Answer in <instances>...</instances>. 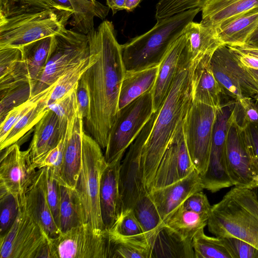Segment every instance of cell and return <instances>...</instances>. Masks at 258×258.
<instances>
[{
  "mask_svg": "<svg viewBox=\"0 0 258 258\" xmlns=\"http://www.w3.org/2000/svg\"><path fill=\"white\" fill-rule=\"evenodd\" d=\"M53 38V36L45 37L19 48L22 51V60L13 73L0 82V90L28 83L31 93L49 58Z\"/></svg>",
  "mask_w": 258,
  "mask_h": 258,
  "instance_id": "18",
  "label": "cell"
},
{
  "mask_svg": "<svg viewBox=\"0 0 258 258\" xmlns=\"http://www.w3.org/2000/svg\"><path fill=\"white\" fill-rule=\"evenodd\" d=\"M108 231L110 258H150V245L146 239L123 237Z\"/></svg>",
  "mask_w": 258,
  "mask_h": 258,
  "instance_id": "35",
  "label": "cell"
},
{
  "mask_svg": "<svg viewBox=\"0 0 258 258\" xmlns=\"http://www.w3.org/2000/svg\"><path fill=\"white\" fill-rule=\"evenodd\" d=\"M90 54L87 34L66 28L54 35L50 55L39 80L31 93V97L42 92L68 70Z\"/></svg>",
  "mask_w": 258,
  "mask_h": 258,
  "instance_id": "9",
  "label": "cell"
},
{
  "mask_svg": "<svg viewBox=\"0 0 258 258\" xmlns=\"http://www.w3.org/2000/svg\"><path fill=\"white\" fill-rule=\"evenodd\" d=\"M150 258H195L192 240L163 223L150 240Z\"/></svg>",
  "mask_w": 258,
  "mask_h": 258,
  "instance_id": "25",
  "label": "cell"
},
{
  "mask_svg": "<svg viewBox=\"0 0 258 258\" xmlns=\"http://www.w3.org/2000/svg\"><path fill=\"white\" fill-rule=\"evenodd\" d=\"M235 102L233 99L225 102L217 110L208 168L205 174L201 176L204 188L212 192L233 186L227 169L226 143Z\"/></svg>",
  "mask_w": 258,
  "mask_h": 258,
  "instance_id": "13",
  "label": "cell"
},
{
  "mask_svg": "<svg viewBox=\"0 0 258 258\" xmlns=\"http://www.w3.org/2000/svg\"><path fill=\"white\" fill-rule=\"evenodd\" d=\"M1 152L0 189L24 200L37 172L31 160L30 150L21 151L16 143Z\"/></svg>",
  "mask_w": 258,
  "mask_h": 258,
  "instance_id": "16",
  "label": "cell"
},
{
  "mask_svg": "<svg viewBox=\"0 0 258 258\" xmlns=\"http://www.w3.org/2000/svg\"><path fill=\"white\" fill-rule=\"evenodd\" d=\"M211 56H206L196 64L192 76V99L218 108L225 101L232 98L226 95L215 77L210 67Z\"/></svg>",
  "mask_w": 258,
  "mask_h": 258,
  "instance_id": "24",
  "label": "cell"
},
{
  "mask_svg": "<svg viewBox=\"0 0 258 258\" xmlns=\"http://www.w3.org/2000/svg\"><path fill=\"white\" fill-rule=\"evenodd\" d=\"M200 11L191 9L157 20L149 31L121 45L125 72L158 66L171 45Z\"/></svg>",
  "mask_w": 258,
  "mask_h": 258,
  "instance_id": "4",
  "label": "cell"
},
{
  "mask_svg": "<svg viewBox=\"0 0 258 258\" xmlns=\"http://www.w3.org/2000/svg\"><path fill=\"white\" fill-rule=\"evenodd\" d=\"M158 66L136 72H125L119 93V110L152 90L157 76Z\"/></svg>",
  "mask_w": 258,
  "mask_h": 258,
  "instance_id": "30",
  "label": "cell"
},
{
  "mask_svg": "<svg viewBox=\"0 0 258 258\" xmlns=\"http://www.w3.org/2000/svg\"><path fill=\"white\" fill-rule=\"evenodd\" d=\"M126 0H106V5L114 15L118 11L125 10Z\"/></svg>",
  "mask_w": 258,
  "mask_h": 258,
  "instance_id": "55",
  "label": "cell"
},
{
  "mask_svg": "<svg viewBox=\"0 0 258 258\" xmlns=\"http://www.w3.org/2000/svg\"><path fill=\"white\" fill-rule=\"evenodd\" d=\"M227 169L233 186L258 187V163L243 128L236 122L233 112L226 143Z\"/></svg>",
  "mask_w": 258,
  "mask_h": 258,
  "instance_id": "12",
  "label": "cell"
},
{
  "mask_svg": "<svg viewBox=\"0 0 258 258\" xmlns=\"http://www.w3.org/2000/svg\"><path fill=\"white\" fill-rule=\"evenodd\" d=\"M142 0H126L125 10L128 12H132L142 2Z\"/></svg>",
  "mask_w": 258,
  "mask_h": 258,
  "instance_id": "58",
  "label": "cell"
},
{
  "mask_svg": "<svg viewBox=\"0 0 258 258\" xmlns=\"http://www.w3.org/2000/svg\"><path fill=\"white\" fill-rule=\"evenodd\" d=\"M109 231L114 234L123 237L148 240L132 209L122 212L115 224Z\"/></svg>",
  "mask_w": 258,
  "mask_h": 258,
  "instance_id": "46",
  "label": "cell"
},
{
  "mask_svg": "<svg viewBox=\"0 0 258 258\" xmlns=\"http://www.w3.org/2000/svg\"><path fill=\"white\" fill-rule=\"evenodd\" d=\"M245 44L258 47V26L249 36Z\"/></svg>",
  "mask_w": 258,
  "mask_h": 258,
  "instance_id": "57",
  "label": "cell"
},
{
  "mask_svg": "<svg viewBox=\"0 0 258 258\" xmlns=\"http://www.w3.org/2000/svg\"><path fill=\"white\" fill-rule=\"evenodd\" d=\"M186 43V37L183 32L171 45L158 66L156 79L151 90L154 112L159 110L170 91Z\"/></svg>",
  "mask_w": 258,
  "mask_h": 258,
  "instance_id": "22",
  "label": "cell"
},
{
  "mask_svg": "<svg viewBox=\"0 0 258 258\" xmlns=\"http://www.w3.org/2000/svg\"><path fill=\"white\" fill-rule=\"evenodd\" d=\"M43 169V182L46 198L55 223L59 228L60 183L54 177L50 168L45 167Z\"/></svg>",
  "mask_w": 258,
  "mask_h": 258,
  "instance_id": "45",
  "label": "cell"
},
{
  "mask_svg": "<svg viewBox=\"0 0 258 258\" xmlns=\"http://www.w3.org/2000/svg\"><path fill=\"white\" fill-rule=\"evenodd\" d=\"M84 118L79 110L68 119L65 136L60 184L75 189L82 163Z\"/></svg>",
  "mask_w": 258,
  "mask_h": 258,
  "instance_id": "19",
  "label": "cell"
},
{
  "mask_svg": "<svg viewBox=\"0 0 258 258\" xmlns=\"http://www.w3.org/2000/svg\"><path fill=\"white\" fill-rule=\"evenodd\" d=\"M73 14L71 24L80 33L88 34L94 29L95 17L104 19L110 10L108 6L100 4L95 5L86 0H69Z\"/></svg>",
  "mask_w": 258,
  "mask_h": 258,
  "instance_id": "34",
  "label": "cell"
},
{
  "mask_svg": "<svg viewBox=\"0 0 258 258\" xmlns=\"http://www.w3.org/2000/svg\"><path fill=\"white\" fill-rule=\"evenodd\" d=\"M71 11L50 8L0 19V48L21 47L66 29Z\"/></svg>",
  "mask_w": 258,
  "mask_h": 258,
  "instance_id": "5",
  "label": "cell"
},
{
  "mask_svg": "<svg viewBox=\"0 0 258 258\" xmlns=\"http://www.w3.org/2000/svg\"><path fill=\"white\" fill-rule=\"evenodd\" d=\"M258 7V0H209L202 8L204 25L216 29L224 22Z\"/></svg>",
  "mask_w": 258,
  "mask_h": 258,
  "instance_id": "28",
  "label": "cell"
},
{
  "mask_svg": "<svg viewBox=\"0 0 258 258\" xmlns=\"http://www.w3.org/2000/svg\"><path fill=\"white\" fill-rule=\"evenodd\" d=\"M86 1L89 2H90L91 4H93L95 5H98L101 4V3H100L99 2H97L96 0H86Z\"/></svg>",
  "mask_w": 258,
  "mask_h": 258,
  "instance_id": "59",
  "label": "cell"
},
{
  "mask_svg": "<svg viewBox=\"0 0 258 258\" xmlns=\"http://www.w3.org/2000/svg\"><path fill=\"white\" fill-rule=\"evenodd\" d=\"M52 90L23 115L14 125L5 139L0 142L1 151L16 143L41 120L48 110V101Z\"/></svg>",
  "mask_w": 258,
  "mask_h": 258,
  "instance_id": "33",
  "label": "cell"
},
{
  "mask_svg": "<svg viewBox=\"0 0 258 258\" xmlns=\"http://www.w3.org/2000/svg\"><path fill=\"white\" fill-rule=\"evenodd\" d=\"M22 51L19 48H0V82L8 78L22 60Z\"/></svg>",
  "mask_w": 258,
  "mask_h": 258,
  "instance_id": "51",
  "label": "cell"
},
{
  "mask_svg": "<svg viewBox=\"0 0 258 258\" xmlns=\"http://www.w3.org/2000/svg\"><path fill=\"white\" fill-rule=\"evenodd\" d=\"M220 238L231 258H258V249L245 241L234 237Z\"/></svg>",
  "mask_w": 258,
  "mask_h": 258,
  "instance_id": "50",
  "label": "cell"
},
{
  "mask_svg": "<svg viewBox=\"0 0 258 258\" xmlns=\"http://www.w3.org/2000/svg\"><path fill=\"white\" fill-rule=\"evenodd\" d=\"M0 91L1 122L12 109L31 98V87L28 83L17 84Z\"/></svg>",
  "mask_w": 258,
  "mask_h": 258,
  "instance_id": "40",
  "label": "cell"
},
{
  "mask_svg": "<svg viewBox=\"0 0 258 258\" xmlns=\"http://www.w3.org/2000/svg\"><path fill=\"white\" fill-rule=\"evenodd\" d=\"M195 258H231L220 237H211L199 230L192 240Z\"/></svg>",
  "mask_w": 258,
  "mask_h": 258,
  "instance_id": "38",
  "label": "cell"
},
{
  "mask_svg": "<svg viewBox=\"0 0 258 258\" xmlns=\"http://www.w3.org/2000/svg\"><path fill=\"white\" fill-rule=\"evenodd\" d=\"M58 8L68 10L74 13L72 6L69 0H51Z\"/></svg>",
  "mask_w": 258,
  "mask_h": 258,
  "instance_id": "56",
  "label": "cell"
},
{
  "mask_svg": "<svg viewBox=\"0 0 258 258\" xmlns=\"http://www.w3.org/2000/svg\"><path fill=\"white\" fill-rule=\"evenodd\" d=\"M65 136L66 134L61 138L58 144L40 160L35 163H33V166L35 169H40L45 167L50 168L53 171L54 177L59 182L62 165Z\"/></svg>",
  "mask_w": 258,
  "mask_h": 258,
  "instance_id": "49",
  "label": "cell"
},
{
  "mask_svg": "<svg viewBox=\"0 0 258 258\" xmlns=\"http://www.w3.org/2000/svg\"><path fill=\"white\" fill-rule=\"evenodd\" d=\"M218 108L192 101L182 127L187 148L200 176L208 165L214 125Z\"/></svg>",
  "mask_w": 258,
  "mask_h": 258,
  "instance_id": "10",
  "label": "cell"
},
{
  "mask_svg": "<svg viewBox=\"0 0 258 258\" xmlns=\"http://www.w3.org/2000/svg\"><path fill=\"white\" fill-rule=\"evenodd\" d=\"M96 60L95 54L90 49V54L87 58L68 70L55 82L48 104L61 98L74 88L78 84L84 74Z\"/></svg>",
  "mask_w": 258,
  "mask_h": 258,
  "instance_id": "37",
  "label": "cell"
},
{
  "mask_svg": "<svg viewBox=\"0 0 258 258\" xmlns=\"http://www.w3.org/2000/svg\"><path fill=\"white\" fill-rule=\"evenodd\" d=\"M209 0H160L156 6L157 20L171 17L191 9L202 8Z\"/></svg>",
  "mask_w": 258,
  "mask_h": 258,
  "instance_id": "47",
  "label": "cell"
},
{
  "mask_svg": "<svg viewBox=\"0 0 258 258\" xmlns=\"http://www.w3.org/2000/svg\"><path fill=\"white\" fill-rule=\"evenodd\" d=\"M243 130L258 163V123L248 124Z\"/></svg>",
  "mask_w": 258,
  "mask_h": 258,
  "instance_id": "54",
  "label": "cell"
},
{
  "mask_svg": "<svg viewBox=\"0 0 258 258\" xmlns=\"http://www.w3.org/2000/svg\"><path fill=\"white\" fill-rule=\"evenodd\" d=\"M196 63L190 59L186 45L170 91L158 111L143 149L141 165L146 188L149 192L161 159L193 101L192 76Z\"/></svg>",
  "mask_w": 258,
  "mask_h": 258,
  "instance_id": "2",
  "label": "cell"
},
{
  "mask_svg": "<svg viewBox=\"0 0 258 258\" xmlns=\"http://www.w3.org/2000/svg\"><path fill=\"white\" fill-rule=\"evenodd\" d=\"M77 98L79 110L84 118V121H85L89 119L90 116L91 96L88 83L84 75L78 84Z\"/></svg>",
  "mask_w": 258,
  "mask_h": 258,
  "instance_id": "53",
  "label": "cell"
},
{
  "mask_svg": "<svg viewBox=\"0 0 258 258\" xmlns=\"http://www.w3.org/2000/svg\"><path fill=\"white\" fill-rule=\"evenodd\" d=\"M59 226L60 233L86 222L83 205L75 189L60 184Z\"/></svg>",
  "mask_w": 258,
  "mask_h": 258,
  "instance_id": "31",
  "label": "cell"
},
{
  "mask_svg": "<svg viewBox=\"0 0 258 258\" xmlns=\"http://www.w3.org/2000/svg\"><path fill=\"white\" fill-rule=\"evenodd\" d=\"M182 124L177 128L161 159L151 190L178 181L195 170L185 143Z\"/></svg>",
  "mask_w": 258,
  "mask_h": 258,
  "instance_id": "17",
  "label": "cell"
},
{
  "mask_svg": "<svg viewBox=\"0 0 258 258\" xmlns=\"http://www.w3.org/2000/svg\"><path fill=\"white\" fill-rule=\"evenodd\" d=\"M254 189L234 186L212 206L208 227L216 237H234L258 249V196Z\"/></svg>",
  "mask_w": 258,
  "mask_h": 258,
  "instance_id": "3",
  "label": "cell"
},
{
  "mask_svg": "<svg viewBox=\"0 0 258 258\" xmlns=\"http://www.w3.org/2000/svg\"><path fill=\"white\" fill-rule=\"evenodd\" d=\"M227 46L239 66L258 86V47L247 44Z\"/></svg>",
  "mask_w": 258,
  "mask_h": 258,
  "instance_id": "41",
  "label": "cell"
},
{
  "mask_svg": "<svg viewBox=\"0 0 258 258\" xmlns=\"http://www.w3.org/2000/svg\"><path fill=\"white\" fill-rule=\"evenodd\" d=\"M233 114L242 128L248 124L258 123V100L251 97L235 100Z\"/></svg>",
  "mask_w": 258,
  "mask_h": 258,
  "instance_id": "48",
  "label": "cell"
},
{
  "mask_svg": "<svg viewBox=\"0 0 258 258\" xmlns=\"http://www.w3.org/2000/svg\"><path fill=\"white\" fill-rule=\"evenodd\" d=\"M43 168L38 169L35 177L26 192L25 206L31 217L43 229L50 239L60 231L55 223L48 204L44 187Z\"/></svg>",
  "mask_w": 258,
  "mask_h": 258,
  "instance_id": "23",
  "label": "cell"
},
{
  "mask_svg": "<svg viewBox=\"0 0 258 258\" xmlns=\"http://www.w3.org/2000/svg\"><path fill=\"white\" fill-rule=\"evenodd\" d=\"M77 86L78 84L62 97L48 105V109L57 116L60 127L64 130H67L68 119L74 115L79 108L77 98Z\"/></svg>",
  "mask_w": 258,
  "mask_h": 258,
  "instance_id": "44",
  "label": "cell"
},
{
  "mask_svg": "<svg viewBox=\"0 0 258 258\" xmlns=\"http://www.w3.org/2000/svg\"><path fill=\"white\" fill-rule=\"evenodd\" d=\"M208 218L209 215L186 210L179 206L163 222L184 238L192 240L196 234L207 225Z\"/></svg>",
  "mask_w": 258,
  "mask_h": 258,
  "instance_id": "32",
  "label": "cell"
},
{
  "mask_svg": "<svg viewBox=\"0 0 258 258\" xmlns=\"http://www.w3.org/2000/svg\"><path fill=\"white\" fill-rule=\"evenodd\" d=\"M157 113L158 111L152 114L150 119L131 145L123 162L120 164L118 184L122 204V212L132 209L138 200L148 192L143 181L142 153Z\"/></svg>",
  "mask_w": 258,
  "mask_h": 258,
  "instance_id": "14",
  "label": "cell"
},
{
  "mask_svg": "<svg viewBox=\"0 0 258 258\" xmlns=\"http://www.w3.org/2000/svg\"><path fill=\"white\" fill-rule=\"evenodd\" d=\"M95 62L84 73L91 96V114L84 122L88 132L105 149L118 109L120 88L125 70L121 44L112 22L103 21L88 34Z\"/></svg>",
  "mask_w": 258,
  "mask_h": 258,
  "instance_id": "1",
  "label": "cell"
},
{
  "mask_svg": "<svg viewBox=\"0 0 258 258\" xmlns=\"http://www.w3.org/2000/svg\"><path fill=\"white\" fill-rule=\"evenodd\" d=\"M121 160L108 164L101 175L99 205L105 230L112 228L123 212L118 184Z\"/></svg>",
  "mask_w": 258,
  "mask_h": 258,
  "instance_id": "21",
  "label": "cell"
},
{
  "mask_svg": "<svg viewBox=\"0 0 258 258\" xmlns=\"http://www.w3.org/2000/svg\"><path fill=\"white\" fill-rule=\"evenodd\" d=\"M66 131L61 128L56 114L48 109L35 126L33 137L29 148L32 162H38L55 147L65 135Z\"/></svg>",
  "mask_w": 258,
  "mask_h": 258,
  "instance_id": "26",
  "label": "cell"
},
{
  "mask_svg": "<svg viewBox=\"0 0 258 258\" xmlns=\"http://www.w3.org/2000/svg\"><path fill=\"white\" fill-rule=\"evenodd\" d=\"M1 258H53L51 239L27 211L25 202L13 225L0 236Z\"/></svg>",
  "mask_w": 258,
  "mask_h": 258,
  "instance_id": "6",
  "label": "cell"
},
{
  "mask_svg": "<svg viewBox=\"0 0 258 258\" xmlns=\"http://www.w3.org/2000/svg\"><path fill=\"white\" fill-rule=\"evenodd\" d=\"M51 241L53 258H110L109 231L87 222Z\"/></svg>",
  "mask_w": 258,
  "mask_h": 258,
  "instance_id": "11",
  "label": "cell"
},
{
  "mask_svg": "<svg viewBox=\"0 0 258 258\" xmlns=\"http://www.w3.org/2000/svg\"><path fill=\"white\" fill-rule=\"evenodd\" d=\"M24 202L25 199L22 200L0 189V236L5 234L11 228Z\"/></svg>",
  "mask_w": 258,
  "mask_h": 258,
  "instance_id": "43",
  "label": "cell"
},
{
  "mask_svg": "<svg viewBox=\"0 0 258 258\" xmlns=\"http://www.w3.org/2000/svg\"><path fill=\"white\" fill-rule=\"evenodd\" d=\"M210 63L227 96L234 100L245 97L258 100V86L239 66L227 45H222L214 51Z\"/></svg>",
  "mask_w": 258,
  "mask_h": 258,
  "instance_id": "15",
  "label": "cell"
},
{
  "mask_svg": "<svg viewBox=\"0 0 258 258\" xmlns=\"http://www.w3.org/2000/svg\"><path fill=\"white\" fill-rule=\"evenodd\" d=\"M55 84V83L9 112L3 120L1 122L0 142L5 139L11 128L20 118L51 91Z\"/></svg>",
  "mask_w": 258,
  "mask_h": 258,
  "instance_id": "42",
  "label": "cell"
},
{
  "mask_svg": "<svg viewBox=\"0 0 258 258\" xmlns=\"http://www.w3.org/2000/svg\"><path fill=\"white\" fill-rule=\"evenodd\" d=\"M257 26L258 7H256L224 22L215 29L223 44L240 46L246 44L247 39Z\"/></svg>",
  "mask_w": 258,
  "mask_h": 258,
  "instance_id": "29",
  "label": "cell"
},
{
  "mask_svg": "<svg viewBox=\"0 0 258 258\" xmlns=\"http://www.w3.org/2000/svg\"><path fill=\"white\" fill-rule=\"evenodd\" d=\"M107 164L101 148L91 136L84 133L82 142V163L75 189L83 205L86 222L104 230L100 205V180Z\"/></svg>",
  "mask_w": 258,
  "mask_h": 258,
  "instance_id": "7",
  "label": "cell"
},
{
  "mask_svg": "<svg viewBox=\"0 0 258 258\" xmlns=\"http://www.w3.org/2000/svg\"><path fill=\"white\" fill-rule=\"evenodd\" d=\"M204 189L201 177L195 170L178 181L148 192L164 221L190 195Z\"/></svg>",
  "mask_w": 258,
  "mask_h": 258,
  "instance_id": "20",
  "label": "cell"
},
{
  "mask_svg": "<svg viewBox=\"0 0 258 258\" xmlns=\"http://www.w3.org/2000/svg\"><path fill=\"white\" fill-rule=\"evenodd\" d=\"M50 8L60 9L51 0H0V19Z\"/></svg>",
  "mask_w": 258,
  "mask_h": 258,
  "instance_id": "39",
  "label": "cell"
},
{
  "mask_svg": "<svg viewBox=\"0 0 258 258\" xmlns=\"http://www.w3.org/2000/svg\"><path fill=\"white\" fill-rule=\"evenodd\" d=\"M180 207L186 210L207 215H209L212 208L207 196L203 190L190 195Z\"/></svg>",
  "mask_w": 258,
  "mask_h": 258,
  "instance_id": "52",
  "label": "cell"
},
{
  "mask_svg": "<svg viewBox=\"0 0 258 258\" xmlns=\"http://www.w3.org/2000/svg\"><path fill=\"white\" fill-rule=\"evenodd\" d=\"M153 113L151 91L118 110L105 148L104 157L107 164L122 159L126 149L135 141Z\"/></svg>",
  "mask_w": 258,
  "mask_h": 258,
  "instance_id": "8",
  "label": "cell"
},
{
  "mask_svg": "<svg viewBox=\"0 0 258 258\" xmlns=\"http://www.w3.org/2000/svg\"><path fill=\"white\" fill-rule=\"evenodd\" d=\"M132 210L149 242L164 222L148 192L138 200Z\"/></svg>",
  "mask_w": 258,
  "mask_h": 258,
  "instance_id": "36",
  "label": "cell"
},
{
  "mask_svg": "<svg viewBox=\"0 0 258 258\" xmlns=\"http://www.w3.org/2000/svg\"><path fill=\"white\" fill-rule=\"evenodd\" d=\"M183 32L186 39V49L190 59L197 63L207 56H211L221 45L216 29L193 21L185 27Z\"/></svg>",
  "mask_w": 258,
  "mask_h": 258,
  "instance_id": "27",
  "label": "cell"
}]
</instances>
